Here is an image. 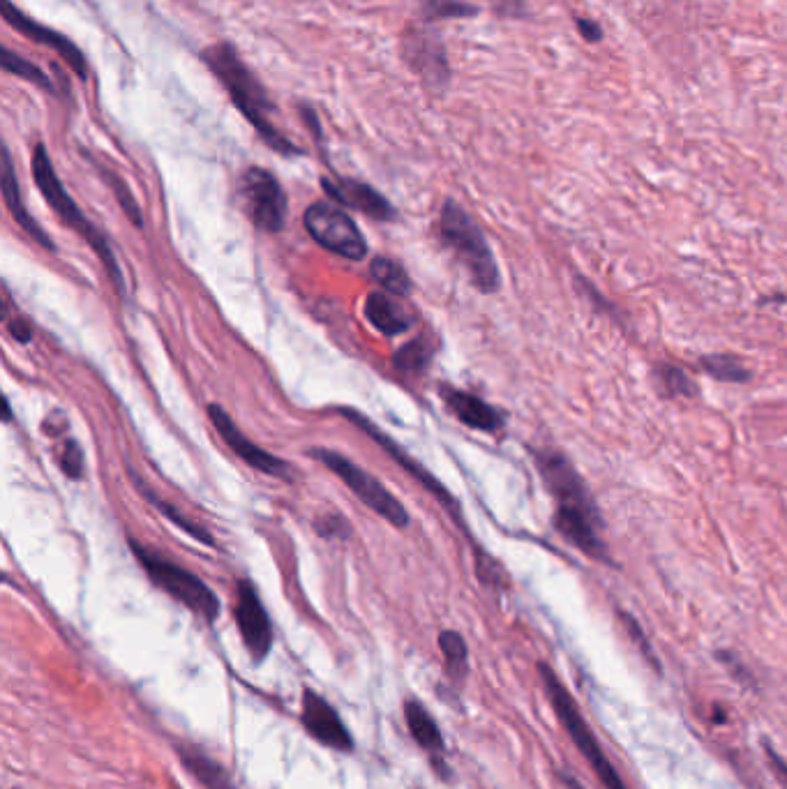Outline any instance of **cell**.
<instances>
[{
	"mask_svg": "<svg viewBox=\"0 0 787 789\" xmlns=\"http://www.w3.org/2000/svg\"><path fill=\"white\" fill-rule=\"evenodd\" d=\"M305 229L321 247L337 257L358 261L367 257V240L356 222L331 201H317L305 210Z\"/></svg>",
	"mask_w": 787,
	"mask_h": 789,
	"instance_id": "cell-8",
	"label": "cell"
},
{
	"mask_svg": "<svg viewBox=\"0 0 787 789\" xmlns=\"http://www.w3.org/2000/svg\"><path fill=\"white\" fill-rule=\"evenodd\" d=\"M536 467L541 471L547 490H550L557 510H554V529L571 543L575 550L587 554L598 563H610L603 540V517L596 501L587 490V483L564 453L552 448L534 450Z\"/></svg>",
	"mask_w": 787,
	"mask_h": 789,
	"instance_id": "cell-1",
	"label": "cell"
},
{
	"mask_svg": "<svg viewBox=\"0 0 787 789\" xmlns=\"http://www.w3.org/2000/svg\"><path fill=\"white\" fill-rule=\"evenodd\" d=\"M402 51L411 70L423 79V84L430 90L448 88L451 81V65L446 58V47L441 44L437 33L423 28H409L402 37Z\"/></svg>",
	"mask_w": 787,
	"mask_h": 789,
	"instance_id": "cell-10",
	"label": "cell"
},
{
	"mask_svg": "<svg viewBox=\"0 0 787 789\" xmlns=\"http://www.w3.org/2000/svg\"><path fill=\"white\" fill-rule=\"evenodd\" d=\"M3 17L7 24H10L14 30H19L21 35H26L28 40L42 44V47L54 49L56 54L72 67L74 74H77L81 81L88 79V60L84 56V51H81L72 40H67L63 33L40 24V21H33L28 14L21 12L19 7H14L12 0H3Z\"/></svg>",
	"mask_w": 787,
	"mask_h": 789,
	"instance_id": "cell-12",
	"label": "cell"
},
{
	"mask_svg": "<svg viewBox=\"0 0 787 789\" xmlns=\"http://www.w3.org/2000/svg\"><path fill=\"white\" fill-rule=\"evenodd\" d=\"M321 183H324V190L328 192V197L337 201V204L361 210V213L370 215V217H374V220H381V222L395 220L393 206L388 204V199L381 197L374 187L358 183V180H349V178H337V180L324 178Z\"/></svg>",
	"mask_w": 787,
	"mask_h": 789,
	"instance_id": "cell-17",
	"label": "cell"
},
{
	"mask_svg": "<svg viewBox=\"0 0 787 789\" xmlns=\"http://www.w3.org/2000/svg\"><path fill=\"white\" fill-rule=\"evenodd\" d=\"M441 400L446 402V407L455 413V418L460 420V423H464L467 427H474V430L492 434V432H499L501 427L506 425L504 413L490 407V404L483 402L481 397L464 393V390L441 386Z\"/></svg>",
	"mask_w": 787,
	"mask_h": 789,
	"instance_id": "cell-18",
	"label": "cell"
},
{
	"mask_svg": "<svg viewBox=\"0 0 787 789\" xmlns=\"http://www.w3.org/2000/svg\"><path fill=\"white\" fill-rule=\"evenodd\" d=\"M764 753H767V760L771 764V771H774V776L781 780L783 787H787V762L783 760L781 755L776 753L774 748L769 746V743H764Z\"/></svg>",
	"mask_w": 787,
	"mask_h": 789,
	"instance_id": "cell-35",
	"label": "cell"
},
{
	"mask_svg": "<svg viewBox=\"0 0 787 789\" xmlns=\"http://www.w3.org/2000/svg\"><path fill=\"white\" fill-rule=\"evenodd\" d=\"M137 485H139V490H141V492H144V497H146V499H151V501L155 503V508H157V510H160V513H164V515H167V517H169V520H171V522H176L178 526H181V529H185L187 533H190V536H192V538H197V540H199V543H204V545H211V547L215 545V540H213V536H211V533H208L206 529H201V526H197V524H194V522L190 520V517H185V515H181V513H178V510H176L174 506H171V503H167V501H160V499H157V497H155V494H153V492H148V490H144V485H141V483H139V480H137Z\"/></svg>",
	"mask_w": 787,
	"mask_h": 789,
	"instance_id": "cell-29",
	"label": "cell"
},
{
	"mask_svg": "<svg viewBox=\"0 0 787 789\" xmlns=\"http://www.w3.org/2000/svg\"><path fill=\"white\" fill-rule=\"evenodd\" d=\"M3 411H5V413H3L5 423H10V420H12V409H10V400H7V397L3 400Z\"/></svg>",
	"mask_w": 787,
	"mask_h": 789,
	"instance_id": "cell-39",
	"label": "cell"
},
{
	"mask_svg": "<svg viewBox=\"0 0 787 789\" xmlns=\"http://www.w3.org/2000/svg\"><path fill=\"white\" fill-rule=\"evenodd\" d=\"M404 718H407V727L411 736H414V741L425 750V753H430V762L434 766V771H437V776L441 780H451L453 771L444 760V750H446L444 734H441L437 720L432 718V713L427 711L421 702L414 700V697H409V700L404 702Z\"/></svg>",
	"mask_w": 787,
	"mask_h": 789,
	"instance_id": "cell-16",
	"label": "cell"
},
{
	"mask_svg": "<svg viewBox=\"0 0 787 789\" xmlns=\"http://www.w3.org/2000/svg\"><path fill=\"white\" fill-rule=\"evenodd\" d=\"M439 646L446 658V674L451 676L455 683L464 681V676L469 672V649L464 637L455 633V630H444V633L439 635Z\"/></svg>",
	"mask_w": 787,
	"mask_h": 789,
	"instance_id": "cell-22",
	"label": "cell"
},
{
	"mask_svg": "<svg viewBox=\"0 0 787 789\" xmlns=\"http://www.w3.org/2000/svg\"><path fill=\"white\" fill-rule=\"evenodd\" d=\"M372 277L377 280L381 287L393 296H409L411 293V277L407 275L400 263L388 259V257H377L372 261Z\"/></svg>",
	"mask_w": 787,
	"mask_h": 789,
	"instance_id": "cell-24",
	"label": "cell"
},
{
	"mask_svg": "<svg viewBox=\"0 0 787 789\" xmlns=\"http://www.w3.org/2000/svg\"><path fill=\"white\" fill-rule=\"evenodd\" d=\"M3 197H5V206L10 208V213L14 220L19 222V227L26 231L28 236L35 238L37 243L42 247H47V250L54 252V240H51L47 234H44L40 224H37L31 215H28V210L24 206V199H21V190H19V183H17V176H14V164H12V155L10 150L3 148Z\"/></svg>",
	"mask_w": 787,
	"mask_h": 789,
	"instance_id": "cell-19",
	"label": "cell"
},
{
	"mask_svg": "<svg viewBox=\"0 0 787 789\" xmlns=\"http://www.w3.org/2000/svg\"><path fill=\"white\" fill-rule=\"evenodd\" d=\"M432 351L427 347L425 337H416L414 342L404 344V347L395 353V367L402 374H421L427 365H430Z\"/></svg>",
	"mask_w": 787,
	"mask_h": 789,
	"instance_id": "cell-28",
	"label": "cell"
},
{
	"mask_svg": "<svg viewBox=\"0 0 787 789\" xmlns=\"http://www.w3.org/2000/svg\"><path fill=\"white\" fill-rule=\"evenodd\" d=\"M365 314L372 326L388 337L400 335L409 328L407 312H404L402 305L395 303V300L384 291L370 293V298H367L365 303Z\"/></svg>",
	"mask_w": 787,
	"mask_h": 789,
	"instance_id": "cell-20",
	"label": "cell"
},
{
	"mask_svg": "<svg viewBox=\"0 0 787 789\" xmlns=\"http://www.w3.org/2000/svg\"><path fill=\"white\" fill-rule=\"evenodd\" d=\"M575 26H577V30H580V35L587 42H601L603 40V28H601V24H596V21L577 17Z\"/></svg>",
	"mask_w": 787,
	"mask_h": 789,
	"instance_id": "cell-36",
	"label": "cell"
},
{
	"mask_svg": "<svg viewBox=\"0 0 787 789\" xmlns=\"http://www.w3.org/2000/svg\"><path fill=\"white\" fill-rule=\"evenodd\" d=\"M340 411H342V416H344V418L351 420V423H356L358 427H361V430L367 434V437H372L374 441H377L379 446L386 450V455H391L393 460H395L397 464H400V467H402L404 471L411 473V476H414V478L418 480V483H421V485L425 487L427 492L434 494V497H437L441 503H444V506H446L448 510H451V513H453L455 517H460V515H457V503H455V499L451 497V494H448L446 487L441 485L439 480L434 478L430 471H427L425 467H421V464H418V462L414 460V457H411V455L407 453V450L397 446V443H395L391 437H388L386 432H381L379 427L372 423V420H367V418L361 416V413H358V411H354V409H340Z\"/></svg>",
	"mask_w": 787,
	"mask_h": 789,
	"instance_id": "cell-15",
	"label": "cell"
},
{
	"mask_svg": "<svg viewBox=\"0 0 787 789\" xmlns=\"http://www.w3.org/2000/svg\"><path fill=\"white\" fill-rule=\"evenodd\" d=\"M130 550L137 556L141 568L146 570L157 589L169 593L171 598L185 605L187 610L199 614L201 619L213 623L220 614V600H217L215 591L204 580H199L197 575L190 573L187 568H181L167 556L157 554L148 547H141L137 540H130Z\"/></svg>",
	"mask_w": 787,
	"mask_h": 789,
	"instance_id": "cell-6",
	"label": "cell"
},
{
	"mask_svg": "<svg viewBox=\"0 0 787 789\" xmlns=\"http://www.w3.org/2000/svg\"><path fill=\"white\" fill-rule=\"evenodd\" d=\"M102 176L109 180V185L114 187V192H116V197H118V201H121V206H123V210L127 213V217H130V220L137 224V227H141V224H144V220H141V213H139V206H137V201L132 199V194L127 192V187H125V183L121 178H118L116 174H111V171H104L102 169Z\"/></svg>",
	"mask_w": 787,
	"mask_h": 789,
	"instance_id": "cell-31",
	"label": "cell"
},
{
	"mask_svg": "<svg viewBox=\"0 0 787 789\" xmlns=\"http://www.w3.org/2000/svg\"><path fill=\"white\" fill-rule=\"evenodd\" d=\"M656 381L661 386V393L665 397H695L697 386L695 381L677 365L658 363L656 365Z\"/></svg>",
	"mask_w": 787,
	"mask_h": 789,
	"instance_id": "cell-25",
	"label": "cell"
},
{
	"mask_svg": "<svg viewBox=\"0 0 787 789\" xmlns=\"http://www.w3.org/2000/svg\"><path fill=\"white\" fill-rule=\"evenodd\" d=\"M700 367L711 377L727 383H746L751 381V370L734 356H723V353H714V356H702Z\"/></svg>",
	"mask_w": 787,
	"mask_h": 789,
	"instance_id": "cell-23",
	"label": "cell"
},
{
	"mask_svg": "<svg viewBox=\"0 0 787 789\" xmlns=\"http://www.w3.org/2000/svg\"><path fill=\"white\" fill-rule=\"evenodd\" d=\"M441 238L455 252L471 280L483 293H494L501 284V275L494 254L487 245L483 231L457 201L448 199L441 208Z\"/></svg>",
	"mask_w": 787,
	"mask_h": 789,
	"instance_id": "cell-5",
	"label": "cell"
},
{
	"mask_svg": "<svg viewBox=\"0 0 787 789\" xmlns=\"http://www.w3.org/2000/svg\"><path fill=\"white\" fill-rule=\"evenodd\" d=\"M421 10L427 21L471 19L478 14V7L467 0H421Z\"/></svg>",
	"mask_w": 787,
	"mask_h": 789,
	"instance_id": "cell-27",
	"label": "cell"
},
{
	"mask_svg": "<svg viewBox=\"0 0 787 789\" xmlns=\"http://www.w3.org/2000/svg\"><path fill=\"white\" fill-rule=\"evenodd\" d=\"M492 10L499 14V17L506 19H524L527 17V5L524 0H490Z\"/></svg>",
	"mask_w": 787,
	"mask_h": 789,
	"instance_id": "cell-33",
	"label": "cell"
},
{
	"mask_svg": "<svg viewBox=\"0 0 787 789\" xmlns=\"http://www.w3.org/2000/svg\"><path fill=\"white\" fill-rule=\"evenodd\" d=\"M617 616L621 619V623H624V628H626V633L631 635V640L635 642V646L637 649H640V653L644 656V660H647V663L654 667L656 672H661V663H658V656L654 653V649H651V644H649V640H647V635H644V630H642V626H640V621L635 619L633 614H628V612H617Z\"/></svg>",
	"mask_w": 787,
	"mask_h": 789,
	"instance_id": "cell-30",
	"label": "cell"
},
{
	"mask_svg": "<svg viewBox=\"0 0 787 789\" xmlns=\"http://www.w3.org/2000/svg\"><path fill=\"white\" fill-rule=\"evenodd\" d=\"M716 658L721 660V663L727 667V670L732 672L734 679H739L741 683H751V681H753L751 672H748L746 667L741 665V660H739L737 656H734V653H730V651H718V653H716Z\"/></svg>",
	"mask_w": 787,
	"mask_h": 789,
	"instance_id": "cell-34",
	"label": "cell"
},
{
	"mask_svg": "<svg viewBox=\"0 0 787 789\" xmlns=\"http://www.w3.org/2000/svg\"><path fill=\"white\" fill-rule=\"evenodd\" d=\"M310 457L319 460L321 464H326V467L331 469L367 508L374 510L379 517H384L388 524L397 526V529H404V526L409 524V513L404 510L402 503L397 501L377 478L358 467V464L347 460V457L340 453H335V450H326V448H312Z\"/></svg>",
	"mask_w": 787,
	"mask_h": 789,
	"instance_id": "cell-7",
	"label": "cell"
},
{
	"mask_svg": "<svg viewBox=\"0 0 787 789\" xmlns=\"http://www.w3.org/2000/svg\"><path fill=\"white\" fill-rule=\"evenodd\" d=\"M31 167H33L35 185L40 187L42 197L47 199V204L56 210V215L61 217L67 227H70L72 231H77V234L93 247V250L97 252V257L102 259L104 268H107L109 277L114 280V287L121 293H125V280H123L121 266H118V261L114 257V250L109 247L107 238H104L100 231H97L95 224L84 215V210L77 206V201L70 197V192L65 190L63 180L58 178L54 164H51V160H49L47 148H44L42 144H37L33 150Z\"/></svg>",
	"mask_w": 787,
	"mask_h": 789,
	"instance_id": "cell-3",
	"label": "cell"
},
{
	"mask_svg": "<svg viewBox=\"0 0 787 789\" xmlns=\"http://www.w3.org/2000/svg\"><path fill=\"white\" fill-rule=\"evenodd\" d=\"M236 626L254 660H264L273 646V626L252 582L236 586Z\"/></svg>",
	"mask_w": 787,
	"mask_h": 789,
	"instance_id": "cell-11",
	"label": "cell"
},
{
	"mask_svg": "<svg viewBox=\"0 0 787 789\" xmlns=\"http://www.w3.org/2000/svg\"><path fill=\"white\" fill-rule=\"evenodd\" d=\"M561 780H564V785H566L568 789H584V787H582L580 783H577V780H575V778H571V776H566V773H564V776H561Z\"/></svg>",
	"mask_w": 787,
	"mask_h": 789,
	"instance_id": "cell-38",
	"label": "cell"
},
{
	"mask_svg": "<svg viewBox=\"0 0 787 789\" xmlns=\"http://www.w3.org/2000/svg\"><path fill=\"white\" fill-rule=\"evenodd\" d=\"M241 194L252 222L268 234L282 231L287 220V194L271 171L252 167L241 180Z\"/></svg>",
	"mask_w": 787,
	"mask_h": 789,
	"instance_id": "cell-9",
	"label": "cell"
},
{
	"mask_svg": "<svg viewBox=\"0 0 787 789\" xmlns=\"http://www.w3.org/2000/svg\"><path fill=\"white\" fill-rule=\"evenodd\" d=\"M0 63H3L5 70L10 72V74H14V77H21V79L31 81V84L40 86L42 90H47V93H56L54 81H51L47 74H44L35 63H31V60H26V58H21L19 54H14L12 49L3 47V51H0Z\"/></svg>",
	"mask_w": 787,
	"mask_h": 789,
	"instance_id": "cell-26",
	"label": "cell"
},
{
	"mask_svg": "<svg viewBox=\"0 0 787 789\" xmlns=\"http://www.w3.org/2000/svg\"><path fill=\"white\" fill-rule=\"evenodd\" d=\"M201 60L211 67L215 79L227 88L231 102L236 104V109L245 116L247 123L257 130L259 137L266 141V146H271L280 155H301V150L275 127V102L257 74L247 67L234 44L217 42L201 54Z\"/></svg>",
	"mask_w": 787,
	"mask_h": 789,
	"instance_id": "cell-2",
	"label": "cell"
},
{
	"mask_svg": "<svg viewBox=\"0 0 787 789\" xmlns=\"http://www.w3.org/2000/svg\"><path fill=\"white\" fill-rule=\"evenodd\" d=\"M178 755H181L185 769L206 789H236L227 769L220 762H215L213 757L190 746H178Z\"/></svg>",
	"mask_w": 787,
	"mask_h": 789,
	"instance_id": "cell-21",
	"label": "cell"
},
{
	"mask_svg": "<svg viewBox=\"0 0 787 789\" xmlns=\"http://www.w3.org/2000/svg\"><path fill=\"white\" fill-rule=\"evenodd\" d=\"M7 328H10V333H12V337L17 342H31L33 340V328H31V323H28L26 319H12L10 323H7Z\"/></svg>",
	"mask_w": 787,
	"mask_h": 789,
	"instance_id": "cell-37",
	"label": "cell"
},
{
	"mask_svg": "<svg viewBox=\"0 0 787 789\" xmlns=\"http://www.w3.org/2000/svg\"><path fill=\"white\" fill-rule=\"evenodd\" d=\"M58 462H61V469L67 478H81L84 476V453L74 441H67L65 448L58 455Z\"/></svg>",
	"mask_w": 787,
	"mask_h": 789,
	"instance_id": "cell-32",
	"label": "cell"
},
{
	"mask_svg": "<svg viewBox=\"0 0 787 789\" xmlns=\"http://www.w3.org/2000/svg\"><path fill=\"white\" fill-rule=\"evenodd\" d=\"M301 720L307 734L314 741H319L321 746L333 748L337 753H351L354 750V739H351L347 725L342 723L340 713L314 690H305L303 693Z\"/></svg>",
	"mask_w": 787,
	"mask_h": 789,
	"instance_id": "cell-13",
	"label": "cell"
},
{
	"mask_svg": "<svg viewBox=\"0 0 787 789\" xmlns=\"http://www.w3.org/2000/svg\"><path fill=\"white\" fill-rule=\"evenodd\" d=\"M208 413H211V420H213L215 430L220 432L222 441L227 443V446L234 450V453L241 457L245 464H250L252 469L266 473V476H275V478H289L291 476L289 464L247 439L245 434L238 430L234 420H231L229 413L220 407V404H211V407H208Z\"/></svg>",
	"mask_w": 787,
	"mask_h": 789,
	"instance_id": "cell-14",
	"label": "cell"
},
{
	"mask_svg": "<svg viewBox=\"0 0 787 789\" xmlns=\"http://www.w3.org/2000/svg\"><path fill=\"white\" fill-rule=\"evenodd\" d=\"M538 674H541L545 695L547 700H550L554 713H557L559 723L564 725V730L573 739L575 748L580 750L584 760L594 769L596 778L601 780L605 789H628L624 780H621L619 771L614 769V764L607 760L605 750L601 748V743H598L594 730H591L587 720H584V713L580 711L571 690L564 686V681L559 679L557 672L547 663H538Z\"/></svg>",
	"mask_w": 787,
	"mask_h": 789,
	"instance_id": "cell-4",
	"label": "cell"
}]
</instances>
